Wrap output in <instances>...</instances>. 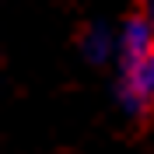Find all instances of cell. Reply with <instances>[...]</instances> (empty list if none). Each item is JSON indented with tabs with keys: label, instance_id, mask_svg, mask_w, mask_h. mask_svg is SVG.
<instances>
[{
	"label": "cell",
	"instance_id": "cell-1",
	"mask_svg": "<svg viewBox=\"0 0 154 154\" xmlns=\"http://www.w3.org/2000/svg\"><path fill=\"white\" fill-rule=\"evenodd\" d=\"M154 53V25L147 21V14H137L123 25L119 32V56H123V70L140 67L147 56Z\"/></svg>",
	"mask_w": 154,
	"mask_h": 154
},
{
	"label": "cell",
	"instance_id": "cell-2",
	"mask_svg": "<svg viewBox=\"0 0 154 154\" xmlns=\"http://www.w3.org/2000/svg\"><path fill=\"white\" fill-rule=\"evenodd\" d=\"M123 102H126V109H133V112L154 105V53L140 63V67L123 70Z\"/></svg>",
	"mask_w": 154,
	"mask_h": 154
},
{
	"label": "cell",
	"instance_id": "cell-3",
	"mask_svg": "<svg viewBox=\"0 0 154 154\" xmlns=\"http://www.w3.org/2000/svg\"><path fill=\"white\" fill-rule=\"evenodd\" d=\"M112 49H116V38L109 35V28H102V25L91 28V32L84 35V53H88L91 60H98V63L112 56Z\"/></svg>",
	"mask_w": 154,
	"mask_h": 154
},
{
	"label": "cell",
	"instance_id": "cell-4",
	"mask_svg": "<svg viewBox=\"0 0 154 154\" xmlns=\"http://www.w3.org/2000/svg\"><path fill=\"white\" fill-rule=\"evenodd\" d=\"M147 21H151V25H154V0H151V4H147Z\"/></svg>",
	"mask_w": 154,
	"mask_h": 154
}]
</instances>
